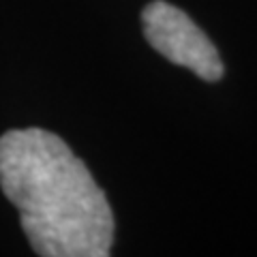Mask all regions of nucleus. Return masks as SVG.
Wrapping results in <instances>:
<instances>
[{
	"instance_id": "1",
	"label": "nucleus",
	"mask_w": 257,
	"mask_h": 257,
	"mask_svg": "<svg viewBox=\"0 0 257 257\" xmlns=\"http://www.w3.org/2000/svg\"><path fill=\"white\" fill-rule=\"evenodd\" d=\"M0 189L20 210L37 255L107 257L114 214L82 159L45 128H11L0 138Z\"/></svg>"
},
{
	"instance_id": "2",
	"label": "nucleus",
	"mask_w": 257,
	"mask_h": 257,
	"mask_svg": "<svg viewBox=\"0 0 257 257\" xmlns=\"http://www.w3.org/2000/svg\"><path fill=\"white\" fill-rule=\"evenodd\" d=\"M142 26L146 41L170 62L191 69L206 82L223 77V60L212 41L187 13L165 0L144 7Z\"/></svg>"
}]
</instances>
